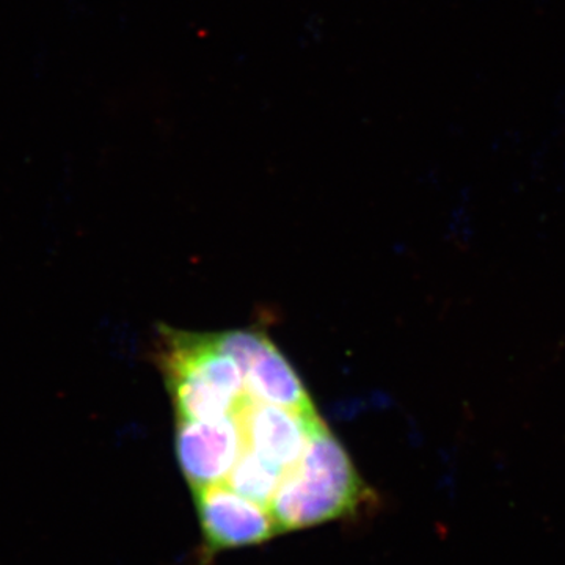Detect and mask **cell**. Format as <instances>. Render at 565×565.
Masks as SVG:
<instances>
[{
  "mask_svg": "<svg viewBox=\"0 0 565 565\" xmlns=\"http://www.w3.org/2000/svg\"><path fill=\"white\" fill-rule=\"evenodd\" d=\"M282 475L285 471L280 468L266 462L250 449L244 448L243 455L237 459L226 481L234 492L264 505L273 503L275 493L281 484Z\"/></svg>",
  "mask_w": 565,
  "mask_h": 565,
  "instance_id": "7",
  "label": "cell"
},
{
  "mask_svg": "<svg viewBox=\"0 0 565 565\" xmlns=\"http://www.w3.org/2000/svg\"><path fill=\"white\" fill-rule=\"evenodd\" d=\"M244 448L236 415L207 422L178 419L177 459L192 490L222 484Z\"/></svg>",
  "mask_w": 565,
  "mask_h": 565,
  "instance_id": "5",
  "label": "cell"
},
{
  "mask_svg": "<svg viewBox=\"0 0 565 565\" xmlns=\"http://www.w3.org/2000/svg\"><path fill=\"white\" fill-rule=\"evenodd\" d=\"M244 388L245 394L258 403L280 405L305 414L316 412L299 374L270 340L244 371Z\"/></svg>",
  "mask_w": 565,
  "mask_h": 565,
  "instance_id": "6",
  "label": "cell"
},
{
  "mask_svg": "<svg viewBox=\"0 0 565 565\" xmlns=\"http://www.w3.org/2000/svg\"><path fill=\"white\" fill-rule=\"evenodd\" d=\"M204 544L211 553L244 548L280 533L270 512L222 484L193 490Z\"/></svg>",
  "mask_w": 565,
  "mask_h": 565,
  "instance_id": "4",
  "label": "cell"
},
{
  "mask_svg": "<svg viewBox=\"0 0 565 565\" xmlns=\"http://www.w3.org/2000/svg\"><path fill=\"white\" fill-rule=\"evenodd\" d=\"M371 501L374 494L351 456L323 424L300 462L282 478L270 514L278 531L305 530L355 515Z\"/></svg>",
  "mask_w": 565,
  "mask_h": 565,
  "instance_id": "1",
  "label": "cell"
},
{
  "mask_svg": "<svg viewBox=\"0 0 565 565\" xmlns=\"http://www.w3.org/2000/svg\"><path fill=\"white\" fill-rule=\"evenodd\" d=\"M156 360L178 419L225 418L236 414L247 399L243 371L217 348L212 333L162 327L156 341Z\"/></svg>",
  "mask_w": 565,
  "mask_h": 565,
  "instance_id": "2",
  "label": "cell"
},
{
  "mask_svg": "<svg viewBox=\"0 0 565 565\" xmlns=\"http://www.w3.org/2000/svg\"><path fill=\"white\" fill-rule=\"evenodd\" d=\"M234 415L243 430L245 448L285 473L300 462L310 438L326 424L318 412L305 414L248 396Z\"/></svg>",
  "mask_w": 565,
  "mask_h": 565,
  "instance_id": "3",
  "label": "cell"
}]
</instances>
